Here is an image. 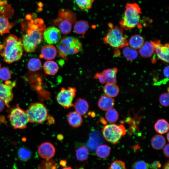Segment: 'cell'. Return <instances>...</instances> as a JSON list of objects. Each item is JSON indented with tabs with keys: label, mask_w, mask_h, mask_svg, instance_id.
I'll use <instances>...</instances> for the list:
<instances>
[{
	"label": "cell",
	"mask_w": 169,
	"mask_h": 169,
	"mask_svg": "<svg viewBox=\"0 0 169 169\" xmlns=\"http://www.w3.org/2000/svg\"><path fill=\"white\" fill-rule=\"evenodd\" d=\"M24 33L22 42L23 49L28 53L34 52L42 41L43 34L46 29L44 21L41 18H33L28 15L22 23Z\"/></svg>",
	"instance_id": "1"
},
{
	"label": "cell",
	"mask_w": 169,
	"mask_h": 169,
	"mask_svg": "<svg viewBox=\"0 0 169 169\" xmlns=\"http://www.w3.org/2000/svg\"><path fill=\"white\" fill-rule=\"evenodd\" d=\"M1 46V55L6 62L11 63L21 58L24 49L23 44L15 35L10 34Z\"/></svg>",
	"instance_id": "2"
},
{
	"label": "cell",
	"mask_w": 169,
	"mask_h": 169,
	"mask_svg": "<svg viewBox=\"0 0 169 169\" xmlns=\"http://www.w3.org/2000/svg\"><path fill=\"white\" fill-rule=\"evenodd\" d=\"M141 9L136 3H127L125 6L124 16L120 22L123 29H130L136 27L139 23Z\"/></svg>",
	"instance_id": "3"
},
{
	"label": "cell",
	"mask_w": 169,
	"mask_h": 169,
	"mask_svg": "<svg viewBox=\"0 0 169 169\" xmlns=\"http://www.w3.org/2000/svg\"><path fill=\"white\" fill-rule=\"evenodd\" d=\"M57 46L59 56L65 59L69 55L79 53L82 48V44L78 39L69 36L63 37Z\"/></svg>",
	"instance_id": "4"
},
{
	"label": "cell",
	"mask_w": 169,
	"mask_h": 169,
	"mask_svg": "<svg viewBox=\"0 0 169 169\" xmlns=\"http://www.w3.org/2000/svg\"><path fill=\"white\" fill-rule=\"evenodd\" d=\"M109 26L110 29L104 38L106 44L115 48L128 45V41L121 28L114 26L111 23L109 24Z\"/></svg>",
	"instance_id": "5"
},
{
	"label": "cell",
	"mask_w": 169,
	"mask_h": 169,
	"mask_svg": "<svg viewBox=\"0 0 169 169\" xmlns=\"http://www.w3.org/2000/svg\"><path fill=\"white\" fill-rule=\"evenodd\" d=\"M76 16L71 11L62 9L59 10V17L54 20L53 23L57 25L63 34H67L71 31L72 25L75 22Z\"/></svg>",
	"instance_id": "6"
},
{
	"label": "cell",
	"mask_w": 169,
	"mask_h": 169,
	"mask_svg": "<svg viewBox=\"0 0 169 169\" xmlns=\"http://www.w3.org/2000/svg\"><path fill=\"white\" fill-rule=\"evenodd\" d=\"M101 131L104 138L113 144L117 143L121 137L126 133L125 128L123 125L115 124L105 125Z\"/></svg>",
	"instance_id": "7"
},
{
	"label": "cell",
	"mask_w": 169,
	"mask_h": 169,
	"mask_svg": "<svg viewBox=\"0 0 169 169\" xmlns=\"http://www.w3.org/2000/svg\"><path fill=\"white\" fill-rule=\"evenodd\" d=\"M25 112L28 117L29 122L32 123H42L48 116L46 107L41 103L32 104Z\"/></svg>",
	"instance_id": "8"
},
{
	"label": "cell",
	"mask_w": 169,
	"mask_h": 169,
	"mask_svg": "<svg viewBox=\"0 0 169 169\" xmlns=\"http://www.w3.org/2000/svg\"><path fill=\"white\" fill-rule=\"evenodd\" d=\"M8 117L11 125L15 129L26 128L29 122L26 112L18 105H17L12 110Z\"/></svg>",
	"instance_id": "9"
},
{
	"label": "cell",
	"mask_w": 169,
	"mask_h": 169,
	"mask_svg": "<svg viewBox=\"0 0 169 169\" xmlns=\"http://www.w3.org/2000/svg\"><path fill=\"white\" fill-rule=\"evenodd\" d=\"M76 89L73 87H69L67 89L62 88L56 96L58 103L65 109L74 106L73 101L76 95Z\"/></svg>",
	"instance_id": "10"
},
{
	"label": "cell",
	"mask_w": 169,
	"mask_h": 169,
	"mask_svg": "<svg viewBox=\"0 0 169 169\" xmlns=\"http://www.w3.org/2000/svg\"><path fill=\"white\" fill-rule=\"evenodd\" d=\"M118 71L116 68L104 70L102 73H97L94 77L98 79L101 84H116V75Z\"/></svg>",
	"instance_id": "11"
},
{
	"label": "cell",
	"mask_w": 169,
	"mask_h": 169,
	"mask_svg": "<svg viewBox=\"0 0 169 169\" xmlns=\"http://www.w3.org/2000/svg\"><path fill=\"white\" fill-rule=\"evenodd\" d=\"M15 83L6 81L5 84L0 82V99L3 100L8 107L13 98V88Z\"/></svg>",
	"instance_id": "12"
},
{
	"label": "cell",
	"mask_w": 169,
	"mask_h": 169,
	"mask_svg": "<svg viewBox=\"0 0 169 169\" xmlns=\"http://www.w3.org/2000/svg\"><path fill=\"white\" fill-rule=\"evenodd\" d=\"M43 38L44 41L49 44H54L60 40L61 32L56 27L50 26L45 29L43 33Z\"/></svg>",
	"instance_id": "13"
},
{
	"label": "cell",
	"mask_w": 169,
	"mask_h": 169,
	"mask_svg": "<svg viewBox=\"0 0 169 169\" xmlns=\"http://www.w3.org/2000/svg\"><path fill=\"white\" fill-rule=\"evenodd\" d=\"M151 42L154 46L155 52L158 58L160 60L168 63L169 55L168 44H162L159 40Z\"/></svg>",
	"instance_id": "14"
},
{
	"label": "cell",
	"mask_w": 169,
	"mask_h": 169,
	"mask_svg": "<svg viewBox=\"0 0 169 169\" xmlns=\"http://www.w3.org/2000/svg\"><path fill=\"white\" fill-rule=\"evenodd\" d=\"M38 151L41 157L44 159H49L54 156L55 149L52 143L46 142L42 143L39 146Z\"/></svg>",
	"instance_id": "15"
},
{
	"label": "cell",
	"mask_w": 169,
	"mask_h": 169,
	"mask_svg": "<svg viewBox=\"0 0 169 169\" xmlns=\"http://www.w3.org/2000/svg\"><path fill=\"white\" fill-rule=\"evenodd\" d=\"M101 134L97 131L91 133L90 138L87 144L88 148L91 151H93L103 142Z\"/></svg>",
	"instance_id": "16"
},
{
	"label": "cell",
	"mask_w": 169,
	"mask_h": 169,
	"mask_svg": "<svg viewBox=\"0 0 169 169\" xmlns=\"http://www.w3.org/2000/svg\"><path fill=\"white\" fill-rule=\"evenodd\" d=\"M57 54L56 47L52 45L48 44L42 47L39 57L46 60H50L54 59Z\"/></svg>",
	"instance_id": "17"
},
{
	"label": "cell",
	"mask_w": 169,
	"mask_h": 169,
	"mask_svg": "<svg viewBox=\"0 0 169 169\" xmlns=\"http://www.w3.org/2000/svg\"><path fill=\"white\" fill-rule=\"evenodd\" d=\"M99 108L103 111L113 108L115 104V101L112 97L107 95H103L99 99L98 102Z\"/></svg>",
	"instance_id": "18"
},
{
	"label": "cell",
	"mask_w": 169,
	"mask_h": 169,
	"mask_svg": "<svg viewBox=\"0 0 169 169\" xmlns=\"http://www.w3.org/2000/svg\"><path fill=\"white\" fill-rule=\"evenodd\" d=\"M155 52V47L151 42H145L143 45L139 49L140 55L144 58L151 57Z\"/></svg>",
	"instance_id": "19"
},
{
	"label": "cell",
	"mask_w": 169,
	"mask_h": 169,
	"mask_svg": "<svg viewBox=\"0 0 169 169\" xmlns=\"http://www.w3.org/2000/svg\"><path fill=\"white\" fill-rule=\"evenodd\" d=\"M75 111L81 115H85L88 112L89 105L84 99L79 98L74 105Z\"/></svg>",
	"instance_id": "20"
},
{
	"label": "cell",
	"mask_w": 169,
	"mask_h": 169,
	"mask_svg": "<svg viewBox=\"0 0 169 169\" xmlns=\"http://www.w3.org/2000/svg\"><path fill=\"white\" fill-rule=\"evenodd\" d=\"M67 121L69 124L74 128L79 127L83 123L81 115L76 111L69 113L67 116Z\"/></svg>",
	"instance_id": "21"
},
{
	"label": "cell",
	"mask_w": 169,
	"mask_h": 169,
	"mask_svg": "<svg viewBox=\"0 0 169 169\" xmlns=\"http://www.w3.org/2000/svg\"><path fill=\"white\" fill-rule=\"evenodd\" d=\"M103 91L106 95L111 97L116 96L119 93L120 90L116 84H107L104 86Z\"/></svg>",
	"instance_id": "22"
},
{
	"label": "cell",
	"mask_w": 169,
	"mask_h": 169,
	"mask_svg": "<svg viewBox=\"0 0 169 169\" xmlns=\"http://www.w3.org/2000/svg\"><path fill=\"white\" fill-rule=\"evenodd\" d=\"M43 68L45 73L49 75H54L56 74L59 70V66L57 63L53 61H46L43 65Z\"/></svg>",
	"instance_id": "23"
},
{
	"label": "cell",
	"mask_w": 169,
	"mask_h": 169,
	"mask_svg": "<svg viewBox=\"0 0 169 169\" xmlns=\"http://www.w3.org/2000/svg\"><path fill=\"white\" fill-rule=\"evenodd\" d=\"M144 39L140 35L132 36L128 41V45L135 49H139L144 43Z\"/></svg>",
	"instance_id": "24"
},
{
	"label": "cell",
	"mask_w": 169,
	"mask_h": 169,
	"mask_svg": "<svg viewBox=\"0 0 169 169\" xmlns=\"http://www.w3.org/2000/svg\"><path fill=\"white\" fill-rule=\"evenodd\" d=\"M165 138L161 135H156L151 139V144L152 147L155 150H159L162 149L166 144Z\"/></svg>",
	"instance_id": "25"
},
{
	"label": "cell",
	"mask_w": 169,
	"mask_h": 169,
	"mask_svg": "<svg viewBox=\"0 0 169 169\" xmlns=\"http://www.w3.org/2000/svg\"><path fill=\"white\" fill-rule=\"evenodd\" d=\"M122 53L124 57L128 60H133L137 57L138 52L135 49L128 45L124 47Z\"/></svg>",
	"instance_id": "26"
},
{
	"label": "cell",
	"mask_w": 169,
	"mask_h": 169,
	"mask_svg": "<svg viewBox=\"0 0 169 169\" xmlns=\"http://www.w3.org/2000/svg\"><path fill=\"white\" fill-rule=\"evenodd\" d=\"M154 128L156 131L160 134L166 133L169 130L168 123L164 119H159L155 124Z\"/></svg>",
	"instance_id": "27"
},
{
	"label": "cell",
	"mask_w": 169,
	"mask_h": 169,
	"mask_svg": "<svg viewBox=\"0 0 169 169\" xmlns=\"http://www.w3.org/2000/svg\"><path fill=\"white\" fill-rule=\"evenodd\" d=\"M89 27V25L87 22L85 21L80 20L75 23L74 29L76 33L82 34L83 37Z\"/></svg>",
	"instance_id": "28"
},
{
	"label": "cell",
	"mask_w": 169,
	"mask_h": 169,
	"mask_svg": "<svg viewBox=\"0 0 169 169\" xmlns=\"http://www.w3.org/2000/svg\"><path fill=\"white\" fill-rule=\"evenodd\" d=\"M110 147L106 145L100 144L95 149V153L99 158L105 159L110 155Z\"/></svg>",
	"instance_id": "29"
},
{
	"label": "cell",
	"mask_w": 169,
	"mask_h": 169,
	"mask_svg": "<svg viewBox=\"0 0 169 169\" xmlns=\"http://www.w3.org/2000/svg\"><path fill=\"white\" fill-rule=\"evenodd\" d=\"M7 18L0 15V34L8 33L13 26Z\"/></svg>",
	"instance_id": "30"
},
{
	"label": "cell",
	"mask_w": 169,
	"mask_h": 169,
	"mask_svg": "<svg viewBox=\"0 0 169 169\" xmlns=\"http://www.w3.org/2000/svg\"><path fill=\"white\" fill-rule=\"evenodd\" d=\"M18 158L23 161H27L29 160L32 156V152L28 148L22 147L20 148L18 151Z\"/></svg>",
	"instance_id": "31"
},
{
	"label": "cell",
	"mask_w": 169,
	"mask_h": 169,
	"mask_svg": "<svg viewBox=\"0 0 169 169\" xmlns=\"http://www.w3.org/2000/svg\"><path fill=\"white\" fill-rule=\"evenodd\" d=\"M75 153L77 159L80 161H84L86 160L89 156V151L87 147L83 146L75 151Z\"/></svg>",
	"instance_id": "32"
},
{
	"label": "cell",
	"mask_w": 169,
	"mask_h": 169,
	"mask_svg": "<svg viewBox=\"0 0 169 169\" xmlns=\"http://www.w3.org/2000/svg\"><path fill=\"white\" fill-rule=\"evenodd\" d=\"M41 64V62L39 59L33 58L29 60L27 66L29 70L35 71L40 69Z\"/></svg>",
	"instance_id": "33"
},
{
	"label": "cell",
	"mask_w": 169,
	"mask_h": 169,
	"mask_svg": "<svg viewBox=\"0 0 169 169\" xmlns=\"http://www.w3.org/2000/svg\"><path fill=\"white\" fill-rule=\"evenodd\" d=\"M105 117L108 121L113 123L117 121L119 117V114L115 110L112 108L106 111Z\"/></svg>",
	"instance_id": "34"
},
{
	"label": "cell",
	"mask_w": 169,
	"mask_h": 169,
	"mask_svg": "<svg viewBox=\"0 0 169 169\" xmlns=\"http://www.w3.org/2000/svg\"><path fill=\"white\" fill-rule=\"evenodd\" d=\"M57 165L53 160H48L42 161L39 165L38 169H56Z\"/></svg>",
	"instance_id": "35"
},
{
	"label": "cell",
	"mask_w": 169,
	"mask_h": 169,
	"mask_svg": "<svg viewBox=\"0 0 169 169\" xmlns=\"http://www.w3.org/2000/svg\"><path fill=\"white\" fill-rule=\"evenodd\" d=\"M78 7L81 9L88 10L92 7L94 0H75Z\"/></svg>",
	"instance_id": "36"
},
{
	"label": "cell",
	"mask_w": 169,
	"mask_h": 169,
	"mask_svg": "<svg viewBox=\"0 0 169 169\" xmlns=\"http://www.w3.org/2000/svg\"><path fill=\"white\" fill-rule=\"evenodd\" d=\"M149 168H150V164L143 160L136 161L132 166V169H149Z\"/></svg>",
	"instance_id": "37"
},
{
	"label": "cell",
	"mask_w": 169,
	"mask_h": 169,
	"mask_svg": "<svg viewBox=\"0 0 169 169\" xmlns=\"http://www.w3.org/2000/svg\"><path fill=\"white\" fill-rule=\"evenodd\" d=\"M11 76V72L8 68L3 67L0 69V79L7 81L10 79Z\"/></svg>",
	"instance_id": "38"
},
{
	"label": "cell",
	"mask_w": 169,
	"mask_h": 169,
	"mask_svg": "<svg viewBox=\"0 0 169 169\" xmlns=\"http://www.w3.org/2000/svg\"><path fill=\"white\" fill-rule=\"evenodd\" d=\"M108 169H126L125 164L121 160H116L111 164Z\"/></svg>",
	"instance_id": "39"
},
{
	"label": "cell",
	"mask_w": 169,
	"mask_h": 169,
	"mask_svg": "<svg viewBox=\"0 0 169 169\" xmlns=\"http://www.w3.org/2000/svg\"><path fill=\"white\" fill-rule=\"evenodd\" d=\"M159 101L160 104L164 107L169 106V93L165 92L161 94L159 97Z\"/></svg>",
	"instance_id": "40"
},
{
	"label": "cell",
	"mask_w": 169,
	"mask_h": 169,
	"mask_svg": "<svg viewBox=\"0 0 169 169\" xmlns=\"http://www.w3.org/2000/svg\"><path fill=\"white\" fill-rule=\"evenodd\" d=\"M161 164L160 161L156 160L150 164V168L151 169H158L161 167Z\"/></svg>",
	"instance_id": "41"
},
{
	"label": "cell",
	"mask_w": 169,
	"mask_h": 169,
	"mask_svg": "<svg viewBox=\"0 0 169 169\" xmlns=\"http://www.w3.org/2000/svg\"><path fill=\"white\" fill-rule=\"evenodd\" d=\"M169 144L165 145L163 148V152L166 157L169 158Z\"/></svg>",
	"instance_id": "42"
},
{
	"label": "cell",
	"mask_w": 169,
	"mask_h": 169,
	"mask_svg": "<svg viewBox=\"0 0 169 169\" xmlns=\"http://www.w3.org/2000/svg\"><path fill=\"white\" fill-rule=\"evenodd\" d=\"M163 74L164 76L167 78H169V66L165 67L163 70Z\"/></svg>",
	"instance_id": "43"
},
{
	"label": "cell",
	"mask_w": 169,
	"mask_h": 169,
	"mask_svg": "<svg viewBox=\"0 0 169 169\" xmlns=\"http://www.w3.org/2000/svg\"><path fill=\"white\" fill-rule=\"evenodd\" d=\"M5 104L4 102L0 99V112L3 110L5 107Z\"/></svg>",
	"instance_id": "44"
},
{
	"label": "cell",
	"mask_w": 169,
	"mask_h": 169,
	"mask_svg": "<svg viewBox=\"0 0 169 169\" xmlns=\"http://www.w3.org/2000/svg\"><path fill=\"white\" fill-rule=\"evenodd\" d=\"M169 161H168L166 162L165 163L164 165L163 169H169Z\"/></svg>",
	"instance_id": "45"
},
{
	"label": "cell",
	"mask_w": 169,
	"mask_h": 169,
	"mask_svg": "<svg viewBox=\"0 0 169 169\" xmlns=\"http://www.w3.org/2000/svg\"><path fill=\"white\" fill-rule=\"evenodd\" d=\"M67 164V162L66 161L64 160H62L60 161L59 162V164L62 166H65Z\"/></svg>",
	"instance_id": "46"
},
{
	"label": "cell",
	"mask_w": 169,
	"mask_h": 169,
	"mask_svg": "<svg viewBox=\"0 0 169 169\" xmlns=\"http://www.w3.org/2000/svg\"><path fill=\"white\" fill-rule=\"evenodd\" d=\"M62 169H73L71 167L68 166L67 167H64V168Z\"/></svg>",
	"instance_id": "47"
},
{
	"label": "cell",
	"mask_w": 169,
	"mask_h": 169,
	"mask_svg": "<svg viewBox=\"0 0 169 169\" xmlns=\"http://www.w3.org/2000/svg\"><path fill=\"white\" fill-rule=\"evenodd\" d=\"M167 141H169V132H167Z\"/></svg>",
	"instance_id": "48"
},
{
	"label": "cell",
	"mask_w": 169,
	"mask_h": 169,
	"mask_svg": "<svg viewBox=\"0 0 169 169\" xmlns=\"http://www.w3.org/2000/svg\"><path fill=\"white\" fill-rule=\"evenodd\" d=\"M1 64H0V69L1 68Z\"/></svg>",
	"instance_id": "49"
}]
</instances>
